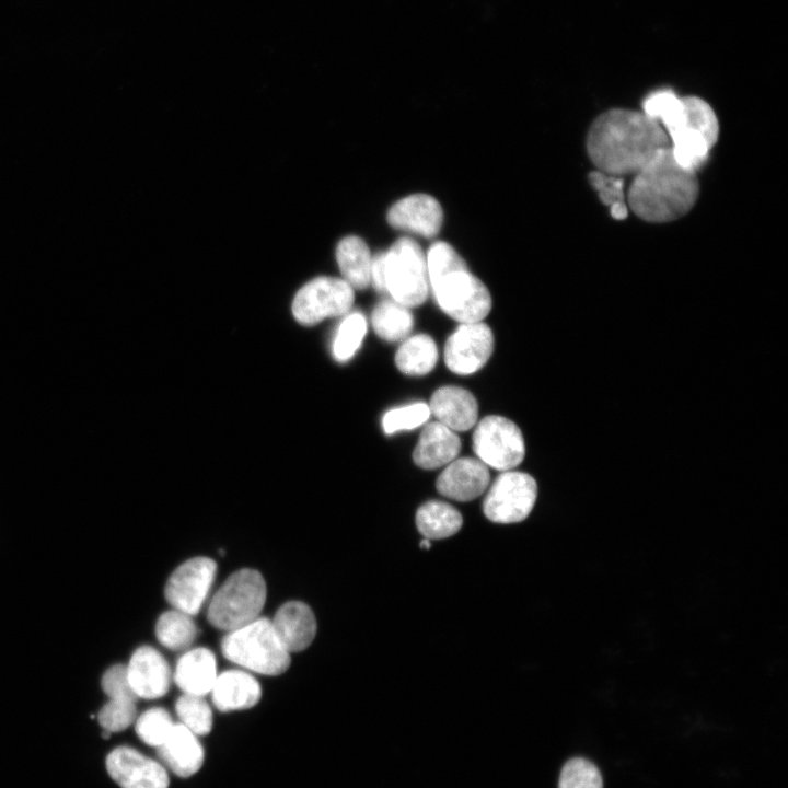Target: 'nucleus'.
Here are the masks:
<instances>
[{
	"instance_id": "17",
	"label": "nucleus",
	"mask_w": 788,
	"mask_h": 788,
	"mask_svg": "<svg viewBox=\"0 0 788 788\" xmlns=\"http://www.w3.org/2000/svg\"><path fill=\"white\" fill-rule=\"evenodd\" d=\"M270 622L289 653L308 648L316 634L315 616L309 605L300 601L285 603Z\"/></svg>"
},
{
	"instance_id": "24",
	"label": "nucleus",
	"mask_w": 788,
	"mask_h": 788,
	"mask_svg": "<svg viewBox=\"0 0 788 788\" xmlns=\"http://www.w3.org/2000/svg\"><path fill=\"white\" fill-rule=\"evenodd\" d=\"M463 524L462 514L450 503L429 500L416 512V526L428 540H443L456 534Z\"/></svg>"
},
{
	"instance_id": "7",
	"label": "nucleus",
	"mask_w": 788,
	"mask_h": 788,
	"mask_svg": "<svg viewBox=\"0 0 788 788\" xmlns=\"http://www.w3.org/2000/svg\"><path fill=\"white\" fill-rule=\"evenodd\" d=\"M429 279L426 256L417 242L401 237L387 252L383 260V292L392 300L413 308L425 302Z\"/></svg>"
},
{
	"instance_id": "21",
	"label": "nucleus",
	"mask_w": 788,
	"mask_h": 788,
	"mask_svg": "<svg viewBox=\"0 0 788 788\" xmlns=\"http://www.w3.org/2000/svg\"><path fill=\"white\" fill-rule=\"evenodd\" d=\"M210 693L215 706L221 711L251 708L262 696L256 679L240 670H229L218 675Z\"/></svg>"
},
{
	"instance_id": "5",
	"label": "nucleus",
	"mask_w": 788,
	"mask_h": 788,
	"mask_svg": "<svg viewBox=\"0 0 788 788\" xmlns=\"http://www.w3.org/2000/svg\"><path fill=\"white\" fill-rule=\"evenodd\" d=\"M266 600V583L254 569L233 572L212 596L208 622L228 633L239 629L259 617Z\"/></svg>"
},
{
	"instance_id": "27",
	"label": "nucleus",
	"mask_w": 788,
	"mask_h": 788,
	"mask_svg": "<svg viewBox=\"0 0 788 788\" xmlns=\"http://www.w3.org/2000/svg\"><path fill=\"white\" fill-rule=\"evenodd\" d=\"M158 640L171 650L188 648L198 635L192 616L178 610L164 612L155 625Z\"/></svg>"
},
{
	"instance_id": "6",
	"label": "nucleus",
	"mask_w": 788,
	"mask_h": 788,
	"mask_svg": "<svg viewBox=\"0 0 788 788\" xmlns=\"http://www.w3.org/2000/svg\"><path fill=\"white\" fill-rule=\"evenodd\" d=\"M683 114L668 132L671 151L683 167L696 172L708 159L719 136V124L711 106L697 96L682 97Z\"/></svg>"
},
{
	"instance_id": "35",
	"label": "nucleus",
	"mask_w": 788,
	"mask_h": 788,
	"mask_svg": "<svg viewBox=\"0 0 788 788\" xmlns=\"http://www.w3.org/2000/svg\"><path fill=\"white\" fill-rule=\"evenodd\" d=\"M102 690L108 699H128L136 702L138 697L129 683L126 665L116 664L105 671L101 680Z\"/></svg>"
},
{
	"instance_id": "25",
	"label": "nucleus",
	"mask_w": 788,
	"mask_h": 788,
	"mask_svg": "<svg viewBox=\"0 0 788 788\" xmlns=\"http://www.w3.org/2000/svg\"><path fill=\"white\" fill-rule=\"evenodd\" d=\"M434 340L426 334L407 337L395 355V363L406 375L420 376L429 373L438 361Z\"/></svg>"
},
{
	"instance_id": "11",
	"label": "nucleus",
	"mask_w": 788,
	"mask_h": 788,
	"mask_svg": "<svg viewBox=\"0 0 788 788\" xmlns=\"http://www.w3.org/2000/svg\"><path fill=\"white\" fill-rule=\"evenodd\" d=\"M217 565L208 557H195L178 566L165 586V599L175 609L196 615L216 577Z\"/></svg>"
},
{
	"instance_id": "8",
	"label": "nucleus",
	"mask_w": 788,
	"mask_h": 788,
	"mask_svg": "<svg viewBox=\"0 0 788 788\" xmlns=\"http://www.w3.org/2000/svg\"><path fill=\"white\" fill-rule=\"evenodd\" d=\"M537 497L535 479L523 472L505 471L488 489L483 511L495 523L521 522L531 513Z\"/></svg>"
},
{
	"instance_id": "10",
	"label": "nucleus",
	"mask_w": 788,
	"mask_h": 788,
	"mask_svg": "<svg viewBox=\"0 0 788 788\" xmlns=\"http://www.w3.org/2000/svg\"><path fill=\"white\" fill-rule=\"evenodd\" d=\"M354 299V289L344 279L321 276L300 288L292 301V313L299 323L314 325L346 314Z\"/></svg>"
},
{
	"instance_id": "15",
	"label": "nucleus",
	"mask_w": 788,
	"mask_h": 788,
	"mask_svg": "<svg viewBox=\"0 0 788 788\" xmlns=\"http://www.w3.org/2000/svg\"><path fill=\"white\" fill-rule=\"evenodd\" d=\"M129 683L138 698L154 699L165 695L171 671L164 657L150 646L139 647L126 665Z\"/></svg>"
},
{
	"instance_id": "36",
	"label": "nucleus",
	"mask_w": 788,
	"mask_h": 788,
	"mask_svg": "<svg viewBox=\"0 0 788 788\" xmlns=\"http://www.w3.org/2000/svg\"><path fill=\"white\" fill-rule=\"evenodd\" d=\"M591 185L599 192L601 201L610 207L625 204L624 181L618 176L594 171L589 174Z\"/></svg>"
},
{
	"instance_id": "3",
	"label": "nucleus",
	"mask_w": 788,
	"mask_h": 788,
	"mask_svg": "<svg viewBox=\"0 0 788 788\" xmlns=\"http://www.w3.org/2000/svg\"><path fill=\"white\" fill-rule=\"evenodd\" d=\"M429 287L440 309L463 323L482 322L491 309L487 287L447 242L433 243L426 256Z\"/></svg>"
},
{
	"instance_id": "30",
	"label": "nucleus",
	"mask_w": 788,
	"mask_h": 788,
	"mask_svg": "<svg viewBox=\"0 0 788 788\" xmlns=\"http://www.w3.org/2000/svg\"><path fill=\"white\" fill-rule=\"evenodd\" d=\"M367 333V320L362 313L355 312L347 315L340 323L333 344V354L336 360L350 359L360 347Z\"/></svg>"
},
{
	"instance_id": "28",
	"label": "nucleus",
	"mask_w": 788,
	"mask_h": 788,
	"mask_svg": "<svg viewBox=\"0 0 788 788\" xmlns=\"http://www.w3.org/2000/svg\"><path fill=\"white\" fill-rule=\"evenodd\" d=\"M181 723L194 734L205 735L212 728V711L204 696L183 694L175 704Z\"/></svg>"
},
{
	"instance_id": "1",
	"label": "nucleus",
	"mask_w": 788,
	"mask_h": 788,
	"mask_svg": "<svg viewBox=\"0 0 788 788\" xmlns=\"http://www.w3.org/2000/svg\"><path fill=\"white\" fill-rule=\"evenodd\" d=\"M663 127L645 113L614 108L590 126L587 151L599 171L622 176L638 173L661 150L670 148Z\"/></svg>"
},
{
	"instance_id": "9",
	"label": "nucleus",
	"mask_w": 788,
	"mask_h": 788,
	"mask_svg": "<svg viewBox=\"0 0 788 788\" xmlns=\"http://www.w3.org/2000/svg\"><path fill=\"white\" fill-rule=\"evenodd\" d=\"M473 450L484 464L503 472L518 466L525 454L520 428L510 419L496 415L487 416L477 424Z\"/></svg>"
},
{
	"instance_id": "32",
	"label": "nucleus",
	"mask_w": 788,
	"mask_h": 788,
	"mask_svg": "<svg viewBox=\"0 0 788 788\" xmlns=\"http://www.w3.org/2000/svg\"><path fill=\"white\" fill-rule=\"evenodd\" d=\"M558 788H603L602 776L592 762L575 757L564 765Z\"/></svg>"
},
{
	"instance_id": "26",
	"label": "nucleus",
	"mask_w": 788,
	"mask_h": 788,
	"mask_svg": "<svg viewBox=\"0 0 788 788\" xmlns=\"http://www.w3.org/2000/svg\"><path fill=\"white\" fill-rule=\"evenodd\" d=\"M371 322L375 334L386 341L406 339L414 326L408 308L394 300H383L373 309Z\"/></svg>"
},
{
	"instance_id": "2",
	"label": "nucleus",
	"mask_w": 788,
	"mask_h": 788,
	"mask_svg": "<svg viewBox=\"0 0 788 788\" xmlns=\"http://www.w3.org/2000/svg\"><path fill=\"white\" fill-rule=\"evenodd\" d=\"M698 192L695 171L680 165L670 147L635 174L627 200L638 218L664 223L685 216L695 205Z\"/></svg>"
},
{
	"instance_id": "22",
	"label": "nucleus",
	"mask_w": 788,
	"mask_h": 788,
	"mask_svg": "<svg viewBox=\"0 0 788 788\" xmlns=\"http://www.w3.org/2000/svg\"><path fill=\"white\" fill-rule=\"evenodd\" d=\"M217 676L213 653L206 648H196L181 657L174 680L185 694L205 696L211 692Z\"/></svg>"
},
{
	"instance_id": "19",
	"label": "nucleus",
	"mask_w": 788,
	"mask_h": 788,
	"mask_svg": "<svg viewBox=\"0 0 788 788\" xmlns=\"http://www.w3.org/2000/svg\"><path fill=\"white\" fill-rule=\"evenodd\" d=\"M428 406L438 421L453 431L471 429L478 417V405L475 396L470 391L459 386L438 389L432 394Z\"/></svg>"
},
{
	"instance_id": "16",
	"label": "nucleus",
	"mask_w": 788,
	"mask_h": 788,
	"mask_svg": "<svg viewBox=\"0 0 788 788\" xmlns=\"http://www.w3.org/2000/svg\"><path fill=\"white\" fill-rule=\"evenodd\" d=\"M443 212L437 199L426 194L409 195L395 202L387 212V222L396 229L425 237L439 233Z\"/></svg>"
},
{
	"instance_id": "18",
	"label": "nucleus",
	"mask_w": 788,
	"mask_h": 788,
	"mask_svg": "<svg viewBox=\"0 0 788 788\" xmlns=\"http://www.w3.org/2000/svg\"><path fill=\"white\" fill-rule=\"evenodd\" d=\"M161 764L179 777L197 773L204 763V749L197 738L181 722L174 723L166 740L157 748Z\"/></svg>"
},
{
	"instance_id": "23",
	"label": "nucleus",
	"mask_w": 788,
	"mask_h": 788,
	"mask_svg": "<svg viewBox=\"0 0 788 788\" xmlns=\"http://www.w3.org/2000/svg\"><path fill=\"white\" fill-rule=\"evenodd\" d=\"M336 260L343 279L352 288L363 290L371 282V255L366 242L355 235L339 241Z\"/></svg>"
},
{
	"instance_id": "13",
	"label": "nucleus",
	"mask_w": 788,
	"mask_h": 788,
	"mask_svg": "<svg viewBox=\"0 0 788 788\" xmlns=\"http://www.w3.org/2000/svg\"><path fill=\"white\" fill-rule=\"evenodd\" d=\"M106 769L121 788H167L165 767L129 746H118L106 757Z\"/></svg>"
},
{
	"instance_id": "29",
	"label": "nucleus",
	"mask_w": 788,
	"mask_h": 788,
	"mask_svg": "<svg viewBox=\"0 0 788 788\" xmlns=\"http://www.w3.org/2000/svg\"><path fill=\"white\" fill-rule=\"evenodd\" d=\"M642 107L644 113L657 120L665 132L677 125L683 114L682 97L671 90H660L648 95Z\"/></svg>"
},
{
	"instance_id": "34",
	"label": "nucleus",
	"mask_w": 788,
	"mask_h": 788,
	"mask_svg": "<svg viewBox=\"0 0 788 788\" xmlns=\"http://www.w3.org/2000/svg\"><path fill=\"white\" fill-rule=\"evenodd\" d=\"M136 718V702L128 699H108L97 714L99 723L109 733L127 729Z\"/></svg>"
},
{
	"instance_id": "31",
	"label": "nucleus",
	"mask_w": 788,
	"mask_h": 788,
	"mask_svg": "<svg viewBox=\"0 0 788 788\" xmlns=\"http://www.w3.org/2000/svg\"><path fill=\"white\" fill-rule=\"evenodd\" d=\"M174 722L170 714L160 707L142 712L135 721L139 739L150 746H160L169 737Z\"/></svg>"
},
{
	"instance_id": "20",
	"label": "nucleus",
	"mask_w": 788,
	"mask_h": 788,
	"mask_svg": "<svg viewBox=\"0 0 788 788\" xmlns=\"http://www.w3.org/2000/svg\"><path fill=\"white\" fill-rule=\"evenodd\" d=\"M460 450L461 441L455 431L433 421L420 433L413 459L417 466L433 470L451 463Z\"/></svg>"
},
{
	"instance_id": "12",
	"label": "nucleus",
	"mask_w": 788,
	"mask_h": 788,
	"mask_svg": "<svg viewBox=\"0 0 788 788\" xmlns=\"http://www.w3.org/2000/svg\"><path fill=\"white\" fill-rule=\"evenodd\" d=\"M494 350V335L483 322L463 323L448 338L444 362L454 373L468 375L480 370Z\"/></svg>"
},
{
	"instance_id": "14",
	"label": "nucleus",
	"mask_w": 788,
	"mask_h": 788,
	"mask_svg": "<svg viewBox=\"0 0 788 788\" xmlns=\"http://www.w3.org/2000/svg\"><path fill=\"white\" fill-rule=\"evenodd\" d=\"M490 475L486 464L473 457L453 460L438 476L436 487L443 497L471 501L487 490Z\"/></svg>"
},
{
	"instance_id": "4",
	"label": "nucleus",
	"mask_w": 788,
	"mask_h": 788,
	"mask_svg": "<svg viewBox=\"0 0 788 788\" xmlns=\"http://www.w3.org/2000/svg\"><path fill=\"white\" fill-rule=\"evenodd\" d=\"M221 650L231 662L259 674L279 675L290 665V653L279 641L270 619L265 617L228 633Z\"/></svg>"
},
{
	"instance_id": "37",
	"label": "nucleus",
	"mask_w": 788,
	"mask_h": 788,
	"mask_svg": "<svg viewBox=\"0 0 788 788\" xmlns=\"http://www.w3.org/2000/svg\"><path fill=\"white\" fill-rule=\"evenodd\" d=\"M420 547L422 549H429L431 547V541L424 537V540L420 542Z\"/></svg>"
},
{
	"instance_id": "33",
	"label": "nucleus",
	"mask_w": 788,
	"mask_h": 788,
	"mask_svg": "<svg viewBox=\"0 0 788 788\" xmlns=\"http://www.w3.org/2000/svg\"><path fill=\"white\" fill-rule=\"evenodd\" d=\"M430 414L429 406L422 402L393 408L384 414L382 427L386 434L410 430L422 425Z\"/></svg>"
}]
</instances>
